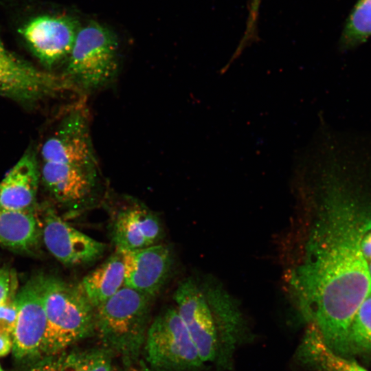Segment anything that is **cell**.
I'll use <instances>...</instances> for the list:
<instances>
[{
  "label": "cell",
  "instance_id": "9",
  "mask_svg": "<svg viewBox=\"0 0 371 371\" xmlns=\"http://www.w3.org/2000/svg\"><path fill=\"white\" fill-rule=\"evenodd\" d=\"M42 237L48 251L65 265L89 264L100 258L106 245L64 221L52 209L43 216Z\"/></svg>",
  "mask_w": 371,
  "mask_h": 371
},
{
  "label": "cell",
  "instance_id": "30",
  "mask_svg": "<svg viewBox=\"0 0 371 371\" xmlns=\"http://www.w3.org/2000/svg\"><path fill=\"white\" fill-rule=\"evenodd\" d=\"M114 371V370H113Z\"/></svg>",
  "mask_w": 371,
  "mask_h": 371
},
{
  "label": "cell",
  "instance_id": "20",
  "mask_svg": "<svg viewBox=\"0 0 371 371\" xmlns=\"http://www.w3.org/2000/svg\"><path fill=\"white\" fill-rule=\"evenodd\" d=\"M348 346L349 354H371V293L361 303L352 319Z\"/></svg>",
  "mask_w": 371,
  "mask_h": 371
},
{
  "label": "cell",
  "instance_id": "11",
  "mask_svg": "<svg viewBox=\"0 0 371 371\" xmlns=\"http://www.w3.org/2000/svg\"><path fill=\"white\" fill-rule=\"evenodd\" d=\"M119 252L124 267V286L154 298L170 273L173 258L169 247L156 244Z\"/></svg>",
  "mask_w": 371,
  "mask_h": 371
},
{
  "label": "cell",
  "instance_id": "25",
  "mask_svg": "<svg viewBox=\"0 0 371 371\" xmlns=\"http://www.w3.org/2000/svg\"><path fill=\"white\" fill-rule=\"evenodd\" d=\"M361 248L363 255L367 262L371 260V230L368 232L363 236Z\"/></svg>",
  "mask_w": 371,
  "mask_h": 371
},
{
  "label": "cell",
  "instance_id": "23",
  "mask_svg": "<svg viewBox=\"0 0 371 371\" xmlns=\"http://www.w3.org/2000/svg\"><path fill=\"white\" fill-rule=\"evenodd\" d=\"M12 271L7 267L0 268V304L6 298L11 284Z\"/></svg>",
  "mask_w": 371,
  "mask_h": 371
},
{
  "label": "cell",
  "instance_id": "10",
  "mask_svg": "<svg viewBox=\"0 0 371 371\" xmlns=\"http://www.w3.org/2000/svg\"><path fill=\"white\" fill-rule=\"evenodd\" d=\"M42 162L95 168L87 124L80 112L65 117L41 149Z\"/></svg>",
  "mask_w": 371,
  "mask_h": 371
},
{
  "label": "cell",
  "instance_id": "15",
  "mask_svg": "<svg viewBox=\"0 0 371 371\" xmlns=\"http://www.w3.org/2000/svg\"><path fill=\"white\" fill-rule=\"evenodd\" d=\"M295 357L304 367L317 371H368L357 362L332 350L316 327L310 324L297 348Z\"/></svg>",
  "mask_w": 371,
  "mask_h": 371
},
{
  "label": "cell",
  "instance_id": "3",
  "mask_svg": "<svg viewBox=\"0 0 371 371\" xmlns=\"http://www.w3.org/2000/svg\"><path fill=\"white\" fill-rule=\"evenodd\" d=\"M46 327L40 356L54 357L95 334V308L80 284L43 276Z\"/></svg>",
  "mask_w": 371,
  "mask_h": 371
},
{
  "label": "cell",
  "instance_id": "14",
  "mask_svg": "<svg viewBox=\"0 0 371 371\" xmlns=\"http://www.w3.org/2000/svg\"><path fill=\"white\" fill-rule=\"evenodd\" d=\"M41 179L53 196L63 203H77L91 194L95 168L42 162Z\"/></svg>",
  "mask_w": 371,
  "mask_h": 371
},
{
  "label": "cell",
  "instance_id": "19",
  "mask_svg": "<svg viewBox=\"0 0 371 371\" xmlns=\"http://www.w3.org/2000/svg\"><path fill=\"white\" fill-rule=\"evenodd\" d=\"M371 36V0H359L341 33L339 47L346 51L366 41Z\"/></svg>",
  "mask_w": 371,
  "mask_h": 371
},
{
  "label": "cell",
  "instance_id": "24",
  "mask_svg": "<svg viewBox=\"0 0 371 371\" xmlns=\"http://www.w3.org/2000/svg\"><path fill=\"white\" fill-rule=\"evenodd\" d=\"M12 350V337L0 330V357L8 355Z\"/></svg>",
  "mask_w": 371,
  "mask_h": 371
},
{
  "label": "cell",
  "instance_id": "27",
  "mask_svg": "<svg viewBox=\"0 0 371 371\" xmlns=\"http://www.w3.org/2000/svg\"><path fill=\"white\" fill-rule=\"evenodd\" d=\"M125 371H151L144 360L139 359L135 364L126 368Z\"/></svg>",
  "mask_w": 371,
  "mask_h": 371
},
{
  "label": "cell",
  "instance_id": "6",
  "mask_svg": "<svg viewBox=\"0 0 371 371\" xmlns=\"http://www.w3.org/2000/svg\"><path fill=\"white\" fill-rule=\"evenodd\" d=\"M80 27L70 15L41 11L24 19L16 32L40 63L52 68L67 59Z\"/></svg>",
  "mask_w": 371,
  "mask_h": 371
},
{
  "label": "cell",
  "instance_id": "13",
  "mask_svg": "<svg viewBox=\"0 0 371 371\" xmlns=\"http://www.w3.org/2000/svg\"><path fill=\"white\" fill-rule=\"evenodd\" d=\"M40 179L36 153L29 149L0 181V206L34 212Z\"/></svg>",
  "mask_w": 371,
  "mask_h": 371
},
{
  "label": "cell",
  "instance_id": "5",
  "mask_svg": "<svg viewBox=\"0 0 371 371\" xmlns=\"http://www.w3.org/2000/svg\"><path fill=\"white\" fill-rule=\"evenodd\" d=\"M143 350L151 371H204L205 363L176 308H167L150 322Z\"/></svg>",
  "mask_w": 371,
  "mask_h": 371
},
{
  "label": "cell",
  "instance_id": "16",
  "mask_svg": "<svg viewBox=\"0 0 371 371\" xmlns=\"http://www.w3.org/2000/svg\"><path fill=\"white\" fill-rule=\"evenodd\" d=\"M42 229L34 212L0 206V244L16 251L27 252L38 245Z\"/></svg>",
  "mask_w": 371,
  "mask_h": 371
},
{
  "label": "cell",
  "instance_id": "4",
  "mask_svg": "<svg viewBox=\"0 0 371 371\" xmlns=\"http://www.w3.org/2000/svg\"><path fill=\"white\" fill-rule=\"evenodd\" d=\"M65 76L88 90L109 83L118 70V44L107 27L91 21L80 27L66 60Z\"/></svg>",
  "mask_w": 371,
  "mask_h": 371
},
{
  "label": "cell",
  "instance_id": "28",
  "mask_svg": "<svg viewBox=\"0 0 371 371\" xmlns=\"http://www.w3.org/2000/svg\"><path fill=\"white\" fill-rule=\"evenodd\" d=\"M368 272L371 278V260L368 262Z\"/></svg>",
  "mask_w": 371,
  "mask_h": 371
},
{
  "label": "cell",
  "instance_id": "17",
  "mask_svg": "<svg viewBox=\"0 0 371 371\" xmlns=\"http://www.w3.org/2000/svg\"><path fill=\"white\" fill-rule=\"evenodd\" d=\"M124 267L117 251L84 277L80 286L94 308L115 295L124 285Z\"/></svg>",
  "mask_w": 371,
  "mask_h": 371
},
{
  "label": "cell",
  "instance_id": "29",
  "mask_svg": "<svg viewBox=\"0 0 371 371\" xmlns=\"http://www.w3.org/2000/svg\"><path fill=\"white\" fill-rule=\"evenodd\" d=\"M0 371H3V370L2 369L1 365H0Z\"/></svg>",
  "mask_w": 371,
  "mask_h": 371
},
{
  "label": "cell",
  "instance_id": "26",
  "mask_svg": "<svg viewBox=\"0 0 371 371\" xmlns=\"http://www.w3.org/2000/svg\"><path fill=\"white\" fill-rule=\"evenodd\" d=\"M25 371H52L47 357H44L41 361H36Z\"/></svg>",
  "mask_w": 371,
  "mask_h": 371
},
{
  "label": "cell",
  "instance_id": "12",
  "mask_svg": "<svg viewBox=\"0 0 371 371\" xmlns=\"http://www.w3.org/2000/svg\"><path fill=\"white\" fill-rule=\"evenodd\" d=\"M111 235L116 251L136 250L156 245L162 235V227L148 208L133 203L118 211Z\"/></svg>",
  "mask_w": 371,
  "mask_h": 371
},
{
  "label": "cell",
  "instance_id": "21",
  "mask_svg": "<svg viewBox=\"0 0 371 371\" xmlns=\"http://www.w3.org/2000/svg\"><path fill=\"white\" fill-rule=\"evenodd\" d=\"M261 1L262 0L249 1L246 27L243 36L229 61L221 69L220 74L225 73L247 47L259 40L258 23Z\"/></svg>",
  "mask_w": 371,
  "mask_h": 371
},
{
  "label": "cell",
  "instance_id": "1",
  "mask_svg": "<svg viewBox=\"0 0 371 371\" xmlns=\"http://www.w3.org/2000/svg\"><path fill=\"white\" fill-rule=\"evenodd\" d=\"M322 169L326 196L304 261L291 283L308 324L316 327L332 350L347 357L351 322L371 293L368 262L361 248L371 230V214L341 180L337 164Z\"/></svg>",
  "mask_w": 371,
  "mask_h": 371
},
{
  "label": "cell",
  "instance_id": "2",
  "mask_svg": "<svg viewBox=\"0 0 371 371\" xmlns=\"http://www.w3.org/2000/svg\"><path fill=\"white\" fill-rule=\"evenodd\" d=\"M153 299L124 286L95 308V334L101 346L119 356L126 368L142 353Z\"/></svg>",
  "mask_w": 371,
  "mask_h": 371
},
{
  "label": "cell",
  "instance_id": "7",
  "mask_svg": "<svg viewBox=\"0 0 371 371\" xmlns=\"http://www.w3.org/2000/svg\"><path fill=\"white\" fill-rule=\"evenodd\" d=\"M71 85L65 77L40 69L10 52L0 39V95L28 104Z\"/></svg>",
  "mask_w": 371,
  "mask_h": 371
},
{
  "label": "cell",
  "instance_id": "8",
  "mask_svg": "<svg viewBox=\"0 0 371 371\" xmlns=\"http://www.w3.org/2000/svg\"><path fill=\"white\" fill-rule=\"evenodd\" d=\"M43 281V276L33 277L18 289V317L12 334V352L19 361L40 357L46 327Z\"/></svg>",
  "mask_w": 371,
  "mask_h": 371
},
{
  "label": "cell",
  "instance_id": "22",
  "mask_svg": "<svg viewBox=\"0 0 371 371\" xmlns=\"http://www.w3.org/2000/svg\"><path fill=\"white\" fill-rule=\"evenodd\" d=\"M18 282L16 273L12 271L11 284L6 298L0 304V330L12 337L18 317L16 295Z\"/></svg>",
  "mask_w": 371,
  "mask_h": 371
},
{
  "label": "cell",
  "instance_id": "18",
  "mask_svg": "<svg viewBox=\"0 0 371 371\" xmlns=\"http://www.w3.org/2000/svg\"><path fill=\"white\" fill-rule=\"evenodd\" d=\"M114 355L101 346L65 350L47 358L52 371H113Z\"/></svg>",
  "mask_w": 371,
  "mask_h": 371
}]
</instances>
